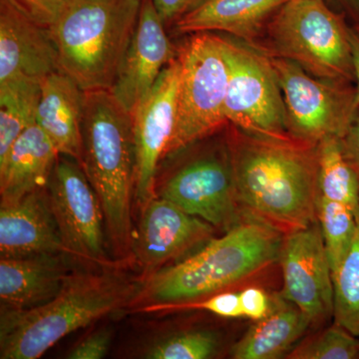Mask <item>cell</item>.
<instances>
[{"mask_svg":"<svg viewBox=\"0 0 359 359\" xmlns=\"http://www.w3.org/2000/svg\"><path fill=\"white\" fill-rule=\"evenodd\" d=\"M112 340V334L108 330H101L90 334L77 344L70 353V359H100L107 354Z\"/></svg>","mask_w":359,"mask_h":359,"instance_id":"32","label":"cell"},{"mask_svg":"<svg viewBox=\"0 0 359 359\" xmlns=\"http://www.w3.org/2000/svg\"><path fill=\"white\" fill-rule=\"evenodd\" d=\"M41 83L21 78L0 84V157L26 129L36 124Z\"/></svg>","mask_w":359,"mask_h":359,"instance_id":"23","label":"cell"},{"mask_svg":"<svg viewBox=\"0 0 359 359\" xmlns=\"http://www.w3.org/2000/svg\"><path fill=\"white\" fill-rule=\"evenodd\" d=\"M223 39L229 65L224 100L226 121L245 133L290 138L287 109L271 57L233 40Z\"/></svg>","mask_w":359,"mask_h":359,"instance_id":"8","label":"cell"},{"mask_svg":"<svg viewBox=\"0 0 359 359\" xmlns=\"http://www.w3.org/2000/svg\"><path fill=\"white\" fill-rule=\"evenodd\" d=\"M309 327L311 323L301 309L280 292L273 294L269 313L254 321L231 346L230 356L233 359L287 358Z\"/></svg>","mask_w":359,"mask_h":359,"instance_id":"21","label":"cell"},{"mask_svg":"<svg viewBox=\"0 0 359 359\" xmlns=\"http://www.w3.org/2000/svg\"><path fill=\"white\" fill-rule=\"evenodd\" d=\"M85 91L61 70L41 83L36 124L54 144L59 154L81 162L82 122Z\"/></svg>","mask_w":359,"mask_h":359,"instance_id":"20","label":"cell"},{"mask_svg":"<svg viewBox=\"0 0 359 359\" xmlns=\"http://www.w3.org/2000/svg\"><path fill=\"white\" fill-rule=\"evenodd\" d=\"M341 140L342 150L359 179V108Z\"/></svg>","mask_w":359,"mask_h":359,"instance_id":"33","label":"cell"},{"mask_svg":"<svg viewBox=\"0 0 359 359\" xmlns=\"http://www.w3.org/2000/svg\"><path fill=\"white\" fill-rule=\"evenodd\" d=\"M113 269L71 273L60 292L36 308L1 306L0 358H39L66 335L130 304L137 287Z\"/></svg>","mask_w":359,"mask_h":359,"instance_id":"4","label":"cell"},{"mask_svg":"<svg viewBox=\"0 0 359 359\" xmlns=\"http://www.w3.org/2000/svg\"><path fill=\"white\" fill-rule=\"evenodd\" d=\"M271 60L282 89L290 136L313 144L327 137L342 138L359 108L355 87L314 77L289 59Z\"/></svg>","mask_w":359,"mask_h":359,"instance_id":"9","label":"cell"},{"mask_svg":"<svg viewBox=\"0 0 359 359\" xmlns=\"http://www.w3.org/2000/svg\"><path fill=\"white\" fill-rule=\"evenodd\" d=\"M334 290V323L359 337V210L356 231L344 261L332 273Z\"/></svg>","mask_w":359,"mask_h":359,"instance_id":"25","label":"cell"},{"mask_svg":"<svg viewBox=\"0 0 359 359\" xmlns=\"http://www.w3.org/2000/svg\"><path fill=\"white\" fill-rule=\"evenodd\" d=\"M65 254L0 259L1 306L28 309L51 301L70 275Z\"/></svg>","mask_w":359,"mask_h":359,"instance_id":"18","label":"cell"},{"mask_svg":"<svg viewBox=\"0 0 359 359\" xmlns=\"http://www.w3.org/2000/svg\"><path fill=\"white\" fill-rule=\"evenodd\" d=\"M349 39L353 48L354 68H355L356 102L359 107V28H349Z\"/></svg>","mask_w":359,"mask_h":359,"instance_id":"35","label":"cell"},{"mask_svg":"<svg viewBox=\"0 0 359 359\" xmlns=\"http://www.w3.org/2000/svg\"><path fill=\"white\" fill-rule=\"evenodd\" d=\"M346 1L348 2L351 8H353L356 13L359 14V0H346Z\"/></svg>","mask_w":359,"mask_h":359,"instance_id":"36","label":"cell"},{"mask_svg":"<svg viewBox=\"0 0 359 359\" xmlns=\"http://www.w3.org/2000/svg\"><path fill=\"white\" fill-rule=\"evenodd\" d=\"M316 219L334 273L353 243L356 231V214L346 205L320 196L316 205Z\"/></svg>","mask_w":359,"mask_h":359,"instance_id":"26","label":"cell"},{"mask_svg":"<svg viewBox=\"0 0 359 359\" xmlns=\"http://www.w3.org/2000/svg\"><path fill=\"white\" fill-rule=\"evenodd\" d=\"M58 70V52L49 28L16 0H0V84L21 78L42 82Z\"/></svg>","mask_w":359,"mask_h":359,"instance_id":"16","label":"cell"},{"mask_svg":"<svg viewBox=\"0 0 359 359\" xmlns=\"http://www.w3.org/2000/svg\"><path fill=\"white\" fill-rule=\"evenodd\" d=\"M179 79L176 56L131 113L136 153L134 197L141 209L157 197L158 168L165 159L176 124Z\"/></svg>","mask_w":359,"mask_h":359,"instance_id":"13","label":"cell"},{"mask_svg":"<svg viewBox=\"0 0 359 359\" xmlns=\"http://www.w3.org/2000/svg\"><path fill=\"white\" fill-rule=\"evenodd\" d=\"M156 196L223 233L245 218L238 202L226 143L186 161L156 186Z\"/></svg>","mask_w":359,"mask_h":359,"instance_id":"11","label":"cell"},{"mask_svg":"<svg viewBox=\"0 0 359 359\" xmlns=\"http://www.w3.org/2000/svg\"><path fill=\"white\" fill-rule=\"evenodd\" d=\"M65 254L46 189L0 208V259Z\"/></svg>","mask_w":359,"mask_h":359,"instance_id":"17","label":"cell"},{"mask_svg":"<svg viewBox=\"0 0 359 359\" xmlns=\"http://www.w3.org/2000/svg\"><path fill=\"white\" fill-rule=\"evenodd\" d=\"M47 196L66 252L103 269L117 268L106 250L102 207L81 165L59 155L48 184Z\"/></svg>","mask_w":359,"mask_h":359,"instance_id":"10","label":"cell"},{"mask_svg":"<svg viewBox=\"0 0 359 359\" xmlns=\"http://www.w3.org/2000/svg\"><path fill=\"white\" fill-rule=\"evenodd\" d=\"M177 59L180 79L176 124L165 159H171L228 124L224 108L230 71L222 37L210 32L193 33L179 49Z\"/></svg>","mask_w":359,"mask_h":359,"instance_id":"6","label":"cell"},{"mask_svg":"<svg viewBox=\"0 0 359 359\" xmlns=\"http://www.w3.org/2000/svg\"><path fill=\"white\" fill-rule=\"evenodd\" d=\"M142 0H69L50 30L59 68L85 92L110 90L133 36Z\"/></svg>","mask_w":359,"mask_h":359,"instance_id":"5","label":"cell"},{"mask_svg":"<svg viewBox=\"0 0 359 359\" xmlns=\"http://www.w3.org/2000/svg\"><path fill=\"white\" fill-rule=\"evenodd\" d=\"M30 15L45 27H51L65 11L69 0H16Z\"/></svg>","mask_w":359,"mask_h":359,"instance_id":"30","label":"cell"},{"mask_svg":"<svg viewBox=\"0 0 359 359\" xmlns=\"http://www.w3.org/2000/svg\"><path fill=\"white\" fill-rule=\"evenodd\" d=\"M278 263L282 297L301 309L313 327L334 320L332 271L318 221L283 236Z\"/></svg>","mask_w":359,"mask_h":359,"instance_id":"12","label":"cell"},{"mask_svg":"<svg viewBox=\"0 0 359 359\" xmlns=\"http://www.w3.org/2000/svg\"><path fill=\"white\" fill-rule=\"evenodd\" d=\"M222 348V339L214 330H191L159 340L146 351L149 359L214 358Z\"/></svg>","mask_w":359,"mask_h":359,"instance_id":"28","label":"cell"},{"mask_svg":"<svg viewBox=\"0 0 359 359\" xmlns=\"http://www.w3.org/2000/svg\"><path fill=\"white\" fill-rule=\"evenodd\" d=\"M216 229L178 205L156 197L142 209L141 223L133 247L144 278L172 261L202 247Z\"/></svg>","mask_w":359,"mask_h":359,"instance_id":"14","label":"cell"},{"mask_svg":"<svg viewBox=\"0 0 359 359\" xmlns=\"http://www.w3.org/2000/svg\"><path fill=\"white\" fill-rule=\"evenodd\" d=\"M318 191L320 197L358 212L359 179L342 150L341 140L327 137L318 144Z\"/></svg>","mask_w":359,"mask_h":359,"instance_id":"24","label":"cell"},{"mask_svg":"<svg viewBox=\"0 0 359 359\" xmlns=\"http://www.w3.org/2000/svg\"><path fill=\"white\" fill-rule=\"evenodd\" d=\"M97 194L115 261L134 256L131 203L136 181L132 115L109 90L85 92L80 162Z\"/></svg>","mask_w":359,"mask_h":359,"instance_id":"3","label":"cell"},{"mask_svg":"<svg viewBox=\"0 0 359 359\" xmlns=\"http://www.w3.org/2000/svg\"><path fill=\"white\" fill-rule=\"evenodd\" d=\"M283 236L245 217L186 259L145 276L130 304L145 311L177 309L230 289L278 262Z\"/></svg>","mask_w":359,"mask_h":359,"instance_id":"2","label":"cell"},{"mask_svg":"<svg viewBox=\"0 0 359 359\" xmlns=\"http://www.w3.org/2000/svg\"><path fill=\"white\" fill-rule=\"evenodd\" d=\"M243 215L283 235L318 221V144L245 133L226 139Z\"/></svg>","mask_w":359,"mask_h":359,"instance_id":"1","label":"cell"},{"mask_svg":"<svg viewBox=\"0 0 359 359\" xmlns=\"http://www.w3.org/2000/svg\"><path fill=\"white\" fill-rule=\"evenodd\" d=\"M287 358L358 359L359 337L332 321V325L299 340Z\"/></svg>","mask_w":359,"mask_h":359,"instance_id":"27","label":"cell"},{"mask_svg":"<svg viewBox=\"0 0 359 359\" xmlns=\"http://www.w3.org/2000/svg\"><path fill=\"white\" fill-rule=\"evenodd\" d=\"M164 26L152 0H142L133 36L109 90L129 113L133 112L161 72L177 56Z\"/></svg>","mask_w":359,"mask_h":359,"instance_id":"15","label":"cell"},{"mask_svg":"<svg viewBox=\"0 0 359 359\" xmlns=\"http://www.w3.org/2000/svg\"><path fill=\"white\" fill-rule=\"evenodd\" d=\"M59 155L39 125L26 129L0 157L1 205L13 204L28 194L46 189Z\"/></svg>","mask_w":359,"mask_h":359,"instance_id":"19","label":"cell"},{"mask_svg":"<svg viewBox=\"0 0 359 359\" xmlns=\"http://www.w3.org/2000/svg\"><path fill=\"white\" fill-rule=\"evenodd\" d=\"M177 309H196L209 311L224 318H241L243 316L238 292H221L199 302L183 304Z\"/></svg>","mask_w":359,"mask_h":359,"instance_id":"29","label":"cell"},{"mask_svg":"<svg viewBox=\"0 0 359 359\" xmlns=\"http://www.w3.org/2000/svg\"><path fill=\"white\" fill-rule=\"evenodd\" d=\"M278 57L328 81L355 82L349 27L323 0H289L269 28Z\"/></svg>","mask_w":359,"mask_h":359,"instance_id":"7","label":"cell"},{"mask_svg":"<svg viewBox=\"0 0 359 359\" xmlns=\"http://www.w3.org/2000/svg\"><path fill=\"white\" fill-rule=\"evenodd\" d=\"M160 18L166 23L177 21L193 8L199 0H152Z\"/></svg>","mask_w":359,"mask_h":359,"instance_id":"34","label":"cell"},{"mask_svg":"<svg viewBox=\"0 0 359 359\" xmlns=\"http://www.w3.org/2000/svg\"><path fill=\"white\" fill-rule=\"evenodd\" d=\"M289 0H199L175 23L179 33L221 32L241 39L257 35L269 16Z\"/></svg>","mask_w":359,"mask_h":359,"instance_id":"22","label":"cell"},{"mask_svg":"<svg viewBox=\"0 0 359 359\" xmlns=\"http://www.w3.org/2000/svg\"><path fill=\"white\" fill-rule=\"evenodd\" d=\"M243 316L252 321L264 318L271 309V295L257 287H248L238 292Z\"/></svg>","mask_w":359,"mask_h":359,"instance_id":"31","label":"cell"}]
</instances>
